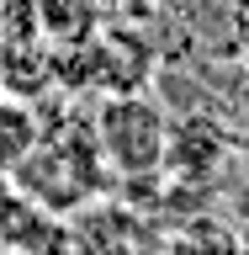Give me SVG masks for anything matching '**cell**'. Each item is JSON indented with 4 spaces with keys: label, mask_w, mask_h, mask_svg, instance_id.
<instances>
[{
    "label": "cell",
    "mask_w": 249,
    "mask_h": 255,
    "mask_svg": "<svg viewBox=\"0 0 249 255\" xmlns=\"http://www.w3.org/2000/svg\"><path fill=\"white\" fill-rule=\"evenodd\" d=\"M11 186L27 197V202L48 207V213H80L85 202H95V191L106 186V159L95 149L90 128H69V133H43L37 149H32L21 165L11 170Z\"/></svg>",
    "instance_id": "obj_1"
},
{
    "label": "cell",
    "mask_w": 249,
    "mask_h": 255,
    "mask_svg": "<svg viewBox=\"0 0 249 255\" xmlns=\"http://www.w3.org/2000/svg\"><path fill=\"white\" fill-rule=\"evenodd\" d=\"M95 149L106 159V175L117 181H149L165 165V133L170 117L159 112V101H149L143 91H111L90 117Z\"/></svg>",
    "instance_id": "obj_2"
},
{
    "label": "cell",
    "mask_w": 249,
    "mask_h": 255,
    "mask_svg": "<svg viewBox=\"0 0 249 255\" xmlns=\"http://www.w3.org/2000/svg\"><path fill=\"white\" fill-rule=\"evenodd\" d=\"M234 154V138L218 117L207 112H186V117H170V133H165V165L159 170L170 181H212L223 170V159Z\"/></svg>",
    "instance_id": "obj_3"
},
{
    "label": "cell",
    "mask_w": 249,
    "mask_h": 255,
    "mask_svg": "<svg viewBox=\"0 0 249 255\" xmlns=\"http://www.w3.org/2000/svg\"><path fill=\"white\" fill-rule=\"evenodd\" d=\"M69 255H143V218L122 202H85L69 223Z\"/></svg>",
    "instance_id": "obj_4"
},
{
    "label": "cell",
    "mask_w": 249,
    "mask_h": 255,
    "mask_svg": "<svg viewBox=\"0 0 249 255\" xmlns=\"http://www.w3.org/2000/svg\"><path fill=\"white\" fill-rule=\"evenodd\" d=\"M43 138V117L21 101V96H0V175L11 181V170L37 149Z\"/></svg>",
    "instance_id": "obj_5"
},
{
    "label": "cell",
    "mask_w": 249,
    "mask_h": 255,
    "mask_svg": "<svg viewBox=\"0 0 249 255\" xmlns=\"http://www.w3.org/2000/svg\"><path fill=\"white\" fill-rule=\"evenodd\" d=\"M165 250L170 255H239V229L202 207V213H191V218L175 223V234H170Z\"/></svg>",
    "instance_id": "obj_6"
},
{
    "label": "cell",
    "mask_w": 249,
    "mask_h": 255,
    "mask_svg": "<svg viewBox=\"0 0 249 255\" xmlns=\"http://www.w3.org/2000/svg\"><path fill=\"white\" fill-rule=\"evenodd\" d=\"M228 21H234V37H239V48L249 53V0H234V11H228Z\"/></svg>",
    "instance_id": "obj_7"
},
{
    "label": "cell",
    "mask_w": 249,
    "mask_h": 255,
    "mask_svg": "<svg viewBox=\"0 0 249 255\" xmlns=\"http://www.w3.org/2000/svg\"><path fill=\"white\" fill-rule=\"evenodd\" d=\"M11 197H16V186L5 181V175H0V218H5V207H11Z\"/></svg>",
    "instance_id": "obj_8"
},
{
    "label": "cell",
    "mask_w": 249,
    "mask_h": 255,
    "mask_svg": "<svg viewBox=\"0 0 249 255\" xmlns=\"http://www.w3.org/2000/svg\"><path fill=\"white\" fill-rule=\"evenodd\" d=\"M239 255H249V229H239Z\"/></svg>",
    "instance_id": "obj_9"
},
{
    "label": "cell",
    "mask_w": 249,
    "mask_h": 255,
    "mask_svg": "<svg viewBox=\"0 0 249 255\" xmlns=\"http://www.w3.org/2000/svg\"><path fill=\"white\" fill-rule=\"evenodd\" d=\"M0 96H5V80H0Z\"/></svg>",
    "instance_id": "obj_10"
}]
</instances>
